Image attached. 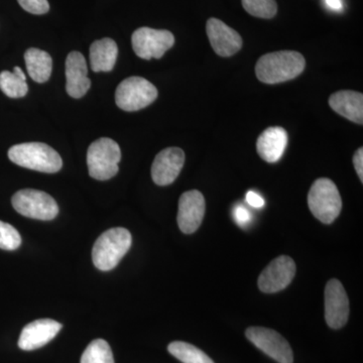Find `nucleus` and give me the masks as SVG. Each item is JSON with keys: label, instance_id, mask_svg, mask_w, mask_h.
<instances>
[{"label": "nucleus", "instance_id": "nucleus-25", "mask_svg": "<svg viewBox=\"0 0 363 363\" xmlns=\"http://www.w3.org/2000/svg\"><path fill=\"white\" fill-rule=\"evenodd\" d=\"M21 238L18 231L11 224L0 221V248L16 250L21 247Z\"/></svg>", "mask_w": 363, "mask_h": 363}, {"label": "nucleus", "instance_id": "nucleus-11", "mask_svg": "<svg viewBox=\"0 0 363 363\" xmlns=\"http://www.w3.org/2000/svg\"><path fill=\"white\" fill-rule=\"evenodd\" d=\"M295 274L296 264L290 257H277L260 274L259 290L267 294L281 292L292 283Z\"/></svg>", "mask_w": 363, "mask_h": 363}, {"label": "nucleus", "instance_id": "nucleus-13", "mask_svg": "<svg viewBox=\"0 0 363 363\" xmlns=\"http://www.w3.org/2000/svg\"><path fill=\"white\" fill-rule=\"evenodd\" d=\"M185 162V154L179 147L162 150L155 157L152 166V181L159 186H168L180 175Z\"/></svg>", "mask_w": 363, "mask_h": 363}, {"label": "nucleus", "instance_id": "nucleus-15", "mask_svg": "<svg viewBox=\"0 0 363 363\" xmlns=\"http://www.w3.org/2000/svg\"><path fill=\"white\" fill-rule=\"evenodd\" d=\"M61 329L62 324L55 320H35L21 331L18 347L26 351L39 350L56 337Z\"/></svg>", "mask_w": 363, "mask_h": 363}, {"label": "nucleus", "instance_id": "nucleus-7", "mask_svg": "<svg viewBox=\"0 0 363 363\" xmlns=\"http://www.w3.org/2000/svg\"><path fill=\"white\" fill-rule=\"evenodd\" d=\"M157 98L156 86L142 77L126 78L116 91V102L124 111H138L152 104Z\"/></svg>", "mask_w": 363, "mask_h": 363}, {"label": "nucleus", "instance_id": "nucleus-12", "mask_svg": "<svg viewBox=\"0 0 363 363\" xmlns=\"http://www.w3.org/2000/svg\"><path fill=\"white\" fill-rule=\"evenodd\" d=\"M206 204L204 196L197 190L184 193L179 200L178 225L182 233H194L204 218Z\"/></svg>", "mask_w": 363, "mask_h": 363}, {"label": "nucleus", "instance_id": "nucleus-26", "mask_svg": "<svg viewBox=\"0 0 363 363\" xmlns=\"http://www.w3.org/2000/svg\"><path fill=\"white\" fill-rule=\"evenodd\" d=\"M18 2L26 11L38 16L47 13L50 9L48 0H18Z\"/></svg>", "mask_w": 363, "mask_h": 363}, {"label": "nucleus", "instance_id": "nucleus-30", "mask_svg": "<svg viewBox=\"0 0 363 363\" xmlns=\"http://www.w3.org/2000/svg\"><path fill=\"white\" fill-rule=\"evenodd\" d=\"M325 1H326L327 6L333 11H341L342 9L343 4L341 0H325Z\"/></svg>", "mask_w": 363, "mask_h": 363}, {"label": "nucleus", "instance_id": "nucleus-18", "mask_svg": "<svg viewBox=\"0 0 363 363\" xmlns=\"http://www.w3.org/2000/svg\"><path fill=\"white\" fill-rule=\"evenodd\" d=\"M329 105L339 116L362 125L363 95L351 90L338 91L329 98Z\"/></svg>", "mask_w": 363, "mask_h": 363}, {"label": "nucleus", "instance_id": "nucleus-19", "mask_svg": "<svg viewBox=\"0 0 363 363\" xmlns=\"http://www.w3.org/2000/svg\"><path fill=\"white\" fill-rule=\"evenodd\" d=\"M118 48L109 38L95 40L90 47V64L93 72H111L116 66Z\"/></svg>", "mask_w": 363, "mask_h": 363}, {"label": "nucleus", "instance_id": "nucleus-14", "mask_svg": "<svg viewBox=\"0 0 363 363\" xmlns=\"http://www.w3.org/2000/svg\"><path fill=\"white\" fill-rule=\"evenodd\" d=\"M206 32L212 49L218 56H233L242 47V39L240 33L220 20L209 18L207 21Z\"/></svg>", "mask_w": 363, "mask_h": 363}, {"label": "nucleus", "instance_id": "nucleus-4", "mask_svg": "<svg viewBox=\"0 0 363 363\" xmlns=\"http://www.w3.org/2000/svg\"><path fill=\"white\" fill-rule=\"evenodd\" d=\"M308 205L322 223L330 224L335 220L342 209V200L334 182L327 178L315 181L308 194Z\"/></svg>", "mask_w": 363, "mask_h": 363}, {"label": "nucleus", "instance_id": "nucleus-5", "mask_svg": "<svg viewBox=\"0 0 363 363\" xmlns=\"http://www.w3.org/2000/svg\"><path fill=\"white\" fill-rule=\"evenodd\" d=\"M121 150L117 143L101 138L91 143L87 152L89 175L95 180L106 181L118 173Z\"/></svg>", "mask_w": 363, "mask_h": 363}, {"label": "nucleus", "instance_id": "nucleus-20", "mask_svg": "<svg viewBox=\"0 0 363 363\" xmlns=\"http://www.w3.org/2000/svg\"><path fill=\"white\" fill-rule=\"evenodd\" d=\"M26 70L35 82L45 83L52 75V60L49 52L30 48L25 54Z\"/></svg>", "mask_w": 363, "mask_h": 363}, {"label": "nucleus", "instance_id": "nucleus-17", "mask_svg": "<svg viewBox=\"0 0 363 363\" xmlns=\"http://www.w3.org/2000/svg\"><path fill=\"white\" fill-rule=\"evenodd\" d=\"M288 145V133L281 126L267 128L257 138V150L259 157L267 162L281 160Z\"/></svg>", "mask_w": 363, "mask_h": 363}, {"label": "nucleus", "instance_id": "nucleus-23", "mask_svg": "<svg viewBox=\"0 0 363 363\" xmlns=\"http://www.w3.org/2000/svg\"><path fill=\"white\" fill-rule=\"evenodd\" d=\"M81 363H114L111 346L104 339L93 340L83 352Z\"/></svg>", "mask_w": 363, "mask_h": 363}, {"label": "nucleus", "instance_id": "nucleus-16", "mask_svg": "<svg viewBox=\"0 0 363 363\" xmlns=\"http://www.w3.org/2000/svg\"><path fill=\"white\" fill-rule=\"evenodd\" d=\"M66 91L71 97L84 96L91 86L88 78V67L84 56L79 52H71L66 60Z\"/></svg>", "mask_w": 363, "mask_h": 363}, {"label": "nucleus", "instance_id": "nucleus-1", "mask_svg": "<svg viewBox=\"0 0 363 363\" xmlns=\"http://www.w3.org/2000/svg\"><path fill=\"white\" fill-rule=\"evenodd\" d=\"M305 66V58L300 52L279 51L260 57L255 66V73L260 82L278 84L297 78L304 71Z\"/></svg>", "mask_w": 363, "mask_h": 363}, {"label": "nucleus", "instance_id": "nucleus-6", "mask_svg": "<svg viewBox=\"0 0 363 363\" xmlns=\"http://www.w3.org/2000/svg\"><path fill=\"white\" fill-rule=\"evenodd\" d=\"M11 203L18 213L28 218L49 221L59 214L56 200L43 191L23 189L13 196Z\"/></svg>", "mask_w": 363, "mask_h": 363}, {"label": "nucleus", "instance_id": "nucleus-10", "mask_svg": "<svg viewBox=\"0 0 363 363\" xmlns=\"http://www.w3.org/2000/svg\"><path fill=\"white\" fill-rule=\"evenodd\" d=\"M350 317V300L338 279H330L325 288V320L332 329H340Z\"/></svg>", "mask_w": 363, "mask_h": 363}, {"label": "nucleus", "instance_id": "nucleus-22", "mask_svg": "<svg viewBox=\"0 0 363 363\" xmlns=\"http://www.w3.org/2000/svg\"><path fill=\"white\" fill-rule=\"evenodd\" d=\"M169 352L183 363H214L206 353L183 341H174L168 346Z\"/></svg>", "mask_w": 363, "mask_h": 363}, {"label": "nucleus", "instance_id": "nucleus-2", "mask_svg": "<svg viewBox=\"0 0 363 363\" xmlns=\"http://www.w3.org/2000/svg\"><path fill=\"white\" fill-rule=\"evenodd\" d=\"M133 238L128 229L116 227L102 233L92 250L93 264L100 271L107 272L119 264L130 250Z\"/></svg>", "mask_w": 363, "mask_h": 363}, {"label": "nucleus", "instance_id": "nucleus-9", "mask_svg": "<svg viewBox=\"0 0 363 363\" xmlns=\"http://www.w3.org/2000/svg\"><path fill=\"white\" fill-rule=\"evenodd\" d=\"M245 336L253 345L277 362L293 363L292 348L278 332L264 327H250L245 331Z\"/></svg>", "mask_w": 363, "mask_h": 363}, {"label": "nucleus", "instance_id": "nucleus-21", "mask_svg": "<svg viewBox=\"0 0 363 363\" xmlns=\"http://www.w3.org/2000/svg\"><path fill=\"white\" fill-rule=\"evenodd\" d=\"M0 90L11 98H21L28 92L25 72L20 67H14L13 72L0 73Z\"/></svg>", "mask_w": 363, "mask_h": 363}, {"label": "nucleus", "instance_id": "nucleus-27", "mask_svg": "<svg viewBox=\"0 0 363 363\" xmlns=\"http://www.w3.org/2000/svg\"><path fill=\"white\" fill-rule=\"evenodd\" d=\"M233 215L236 223L241 227L247 226L250 220H252V214H250V212L248 211L247 208L241 206V205L234 209Z\"/></svg>", "mask_w": 363, "mask_h": 363}, {"label": "nucleus", "instance_id": "nucleus-8", "mask_svg": "<svg viewBox=\"0 0 363 363\" xmlns=\"http://www.w3.org/2000/svg\"><path fill=\"white\" fill-rule=\"evenodd\" d=\"M133 51L143 60L161 59L175 44L173 33L166 30L140 28L131 37Z\"/></svg>", "mask_w": 363, "mask_h": 363}, {"label": "nucleus", "instance_id": "nucleus-28", "mask_svg": "<svg viewBox=\"0 0 363 363\" xmlns=\"http://www.w3.org/2000/svg\"><path fill=\"white\" fill-rule=\"evenodd\" d=\"M245 199H247L248 205H250V206L253 208H257V209H259V208H262L264 206V198H262V196L257 194V193L253 192V191H250V192H247Z\"/></svg>", "mask_w": 363, "mask_h": 363}, {"label": "nucleus", "instance_id": "nucleus-29", "mask_svg": "<svg viewBox=\"0 0 363 363\" xmlns=\"http://www.w3.org/2000/svg\"><path fill=\"white\" fill-rule=\"evenodd\" d=\"M353 164H354V168L357 169V173L358 177H359L360 181L362 183L363 182V149L360 147L355 152L354 156H353Z\"/></svg>", "mask_w": 363, "mask_h": 363}, {"label": "nucleus", "instance_id": "nucleus-24", "mask_svg": "<svg viewBox=\"0 0 363 363\" xmlns=\"http://www.w3.org/2000/svg\"><path fill=\"white\" fill-rule=\"evenodd\" d=\"M243 9L250 16L259 18H274L278 13L276 0H241Z\"/></svg>", "mask_w": 363, "mask_h": 363}, {"label": "nucleus", "instance_id": "nucleus-3", "mask_svg": "<svg viewBox=\"0 0 363 363\" xmlns=\"http://www.w3.org/2000/svg\"><path fill=\"white\" fill-rule=\"evenodd\" d=\"M9 157L18 166L42 173H57L63 167V161L58 152L43 143L13 145L9 150Z\"/></svg>", "mask_w": 363, "mask_h": 363}]
</instances>
